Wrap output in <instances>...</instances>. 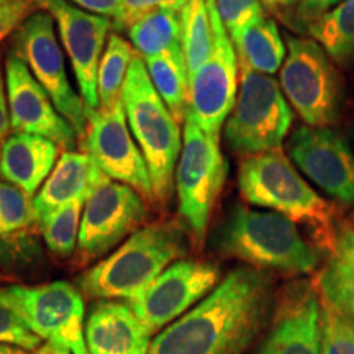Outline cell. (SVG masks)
<instances>
[{"mask_svg": "<svg viewBox=\"0 0 354 354\" xmlns=\"http://www.w3.org/2000/svg\"><path fill=\"white\" fill-rule=\"evenodd\" d=\"M6 86L12 131L39 135L64 151H73L77 143L76 130L57 112L51 97L13 50L6 57Z\"/></svg>", "mask_w": 354, "mask_h": 354, "instance_id": "obj_18", "label": "cell"}, {"mask_svg": "<svg viewBox=\"0 0 354 354\" xmlns=\"http://www.w3.org/2000/svg\"><path fill=\"white\" fill-rule=\"evenodd\" d=\"M322 354H354V322L322 300Z\"/></svg>", "mask_w": 354, "mask_h": 354, "instance_id": "obj_31", "label": "cell"}, {"mask_svg": "<svg viewBox=\"0 0 354 354\" xmlns=\"http://www.w3.org/2000/svg\"><path fill=\"white\" fill-rule=\"evenodd\" d=\"M305 30L336 64L354 63V0H342Z\"/></svg>", "mask_w": 354, "mask_h": 354, "instance_id": "obj_27", "label": "cell"}, {"mask_svg": "<svg viewBox=\"0 0 354 354\" xmlns=\"http://www.w3.org/2000/svg\"><path fill=\"white\" fill-rule=\"evenodd\" d=\"M7 281H8V277H7V276H3V274L0 272V286H2L3 282H7Z\"/></svg>", "mask_w": 354, "mask_h": 354, "instance_id": "obj_42", "label": "cell"}, {"mask_svg": "<svg viewBox=\"0 0 354 354\" xmlns=\"http://www.w3.org/2000/svg\"><path fill=\"white\" fill-rule=\"evenodd\" d=\"M322 302L315 282L295 279L276 294L256 354H322Z\"/></svg>", "mask_w": 354, "mask_h": 354, "instance_id": "obj_16", "label": "cell"}, {"mask_svg": "<svg viewBox=\"0 0 354 354\" xmlns=\"http://www.w3.org/2000/svg\"><path fill=\"white\" fill-rule=\"evenodd\" d=\"M109 179L95 161L87 153L64 151L57 159L55 169L33 198L35 214L39 220L59 209L66 203L82 201L87 202L91 194Z\"/></svg>", "mask_w": 354, "mask_h": 354, "instance_id": "obj_22", "label": "cell"}, {"mask_svg": "<svg viewBox=\"0 0 354 354\" xmlns=\"http://www.w3.org/2000/svg\"><path fill=\"white\" fill-rule=\"evenodd\" d=\"M214 46L209 57L189 79V117L214 136H220L238 95V56L221 21L215 0H209Z\"/></svg>", "mask_w": 354, "mask_h": 354, "instance_id": "obj_11", "label": "cell"}, {"mask_svg": "<svg viewBox=\"0 0 354 354\" xmlns=\"http://www.w3.org/2000/svg\"><path fill=\"white\" fill-rule=\"evenodd\" d=\"M127 30L133 50L143 59L183 50L180 12L158 10L148 13Z\"/></svg>", "mask_w": 354, "mask_h": 354, "instance_id": "obj_26", "label": "cell"}, {"mask_svg": "<svg viewBox=\"0 0 354 354\" xmlns=\"http://www.w3.org/2000/svg\"><path fill=\"white\" fill-rule=\"evenodd\" d=\"M148 76L177 123L189 113V71L183 50L143 59Z\"/></svg>", "mask_w": 354, "mask_h": 354, "instance_id": "obj_25", "label": "cell"}, {"mask_svg": "<svg viewBox=\"0 0 354 354\" xmlns=\"http://www.w3.org/2000/svg\"><path fill=\"white\" fill-rule=\"evenodd\" d=\"M7 86L2 73V55H0V143L8 136L10 127V113H8V99L6 95Z\"/></svg>", "mask_w": 354, "mask_h": 354, "instance_id": "obj_38", "label": "cell"}, {"mask_svg": "<svg viewBox=\"0 0 354 354\" xmlns=\"http://www.w3.org/2000/svg\"><path fill=\"white\" fill-rule=\"evenodd\" d=\"M183 21V51L189 79L203 64L214 46L209 0H187L180 12Z\"/></svg>", "mask_w": 354, "mask_h": 354, "instance_id": "obj_29", "label": "cell"}, {"mask_svg": "<svg viewBox=\"0 0 354 354\" xmlns=\"http://www.w3.org/2000/svg\"><path fill=\"white\" fill-rule=\"evenodd\" d=\"M218 281L220 268L215 263L179 259L128 304L146 328L156 333L202 302Z\"/></svg>", "mask_w": 354, "mask_h": 354, "instance_id": "obj_12", "label": "cell"}, {"mask_svg": "<svg viewBox=\"0 0 354 354\" xmlns=\"http://www.w3.org/2000/svg\"><path fill=\"white\" fill-rule=\"evenodd\" d=\"M82 140L86 153L109 179L130 185L145 201L154 202L151 176L127 125L123 102L109 109L92 110Z\"/></svg>", "mask_w": 354, "mask_h": 354, "instance_id": "obj_14", "label": "cell"}, {"mask_svg": "<svg viewBox=\"0 0 354 354\" xmlns=\"http://www.w3.org/2000/svg\"><path fill=\"white\" fill-rule=\"evenodd\" d=\"M0 305L12 310L39 339L63 344L73 354H88L84 295L71 282L0 286Z\"/></svg>", "mask_w": 354, "mask_h": 354, "instance_id": "obj_8", "label": "cell"}, {"mask_svg": "<svg viewBox=\"0 0 354 354\" xmlns=\"http://www.w3.org/2000/svg\"><path fill=\"white\" fill-rule=\"evenodd\" d=\"M187 0H125L123 2L122 20L115 28L127 30L131 24L148 13L158 10H174L183 12Z\"/></svg>", "mask_w": 354, "mask_h": 354, "instance_id": "obj_34", "label": "cell"}, {"mask_svg": "<svg viewBox=\"0 0 354 354\" xmlns=\"http://www.w3.org/2000/svg\"><path fill=\"white\" fill-rule=\"evenodd\" d=\"M38 218L32 196L0 180V268L7 274L24 272L41 261Z\"/></svg>", "mask_w": 354, "mask_h": 354, "instance_id": "obj_19", "label": "cell"}, {"mask_svg": "<svg viewBox=\"0 0 354 354\" xmlns=\"http://www.w3.org/2000/svg\"><path fill=\"white\" fill-rule=\"evenodd\" d=\"M227 176L228 162L220 149L218 136L203 131L187 115L183 151L176 169V187L179 214L197 243L205 238Z\"/></svg>", "mask_w": 354, "mask_h": 354, "instance_id": "obj_9", "label": "cell"}, {"mask_svg": "<svg viewBox=\"0 0 354 354\" xmlns=\"http://www.w3.org/2000/svg\"><path fill=\"white\" fill-rule=\"evenodd\" d=\"M187 251V236L179 223L156 221L140 228L112 254L77 276L76 287L84 297L128 302Z\"/></svg>", "mask_w": 354, "mask_h": 354, "instance_id": "obj_4", "label": "cell"}, {"mask_svg": "<svg viewBox=\"0 0 354 354\" xmlns=\"http://www.w3.org/2000/svg\"><path fill=\"white\" fill-rule=\"evenodd\" d=\"M215 3L230 38H234L248 25L264 15L261 0H215Z\"/></svg>", "mask_w": 354, "mask_h": 354, "instance_id": "obj_32", "label": "cell"}, {"mask_svg": "<svg viewBox=\"0 0 354 354\" xmlns=\"http://www.w3.org/2000/svg\"><path fill=\"white\" fill-rule=\"evenodd\" d=\"M238 189L245 202L304 225L320 250H333L339 227L335 209L299 174L282 149L243 159Z\"/></svg>", "mask_w": 354, "mask_h": 354, "instance_id": "obj_3", "label": "cell"}, {"mask_svg": "<svg viewBox=\"0 0 354 354\" xmlns=\"http://www.w3.org/2000/svg\"><path fill=\"white\" fill-rule=\"evenodd\" d=\"M212 246L225 258L243 261L261 271L287 276L313 272L320 263L317 248L294 221L276 212L234 203L212 234Z\"/></svg>", "mask_w": 354, "mask_h": 354, "instance_id": "obj_2", "label": "cell"}, {"mask_svg": "<svg viewBox=\"0 0 354 354\" xmlns=\"http://www.w3.org/2000/svg\"><path fill=\"white\" fill-rule=\"evenodd\" d=\"M276 294L269 272L240 266L159 331L148 354H248L271 322Z\"/></svg>", "mask_w": 354, "mask_h": 354, "instance_id": "obj_1", "label": "cell"}, {"mask_svg": "<svg viewBox=\"0 0 354 354\" xmlns=\"http://www.w3.org/2000/svg\"><path fill=\"white\" fill-rule=\"evenodd\" d=\"M264 7H268L269 10H282V8H287L294 3H299L300 0H261Z\"/></svg>", "mask_w": 354, "mask_h": 354, "instance_id": "obj_40", "label": "cell"}, {"mask_svg": "<svg viewBox=\"0 0 354 354\" xmlns=\"http://www.w3.org/2000/svg\"><path fill=\"white\" fill-rule=\"evenodd\" d=\"M294 115L277 81L240 66V87L232 115L225 123V140L243 156L281 149Z\"/></svg>", "mask_w": 354, "mask_h": 354, "instance_id": "obj_6", "label": "cell"}, {"mask_svg": "<svg viewBox=\"0 0 354 354\" xmlns=\"http://www.w3.org/2000/svg\"><path fill=\"white\" fill-rule=\"evenodd\" d=\"M59 149L39 135L13 131L0 145V177L33 196L55 169Z\"/></svg>", "mask_w": 354, "mask_h": 354, "instance_id": "obj_21", "label": "cell"}, {"mask_svg": "<svg viewBox=\"0 0 354 354\" xmlns=\"http://www.w3.org/2000/svg\"><path fill=\"white\" fill-rule=\"evenodd\" d=\"M320 299L354 322V227L342 223L328 259L315 279Z\"/></svg>", "mask_w": 354, "mask_h": 354, "instance_id": "obj_23", "label": "cell"}, {"mask_svg": "<svg viewBox=\"0 0 354 354\" xmlns=\"http://www.w3.org/2000/svg\"><path fill=\"white\" fill-rule=\"evenodd\" d=\"M84 335L88 354H148L153 333L128 302L95 300Z\"/></svg>", "mask_w": 354, "mask_h": 354, "instance_id": "obj_20", "label": "cell"}, {"mask_svg": "<svg viewBox=\"0 0 354 354\" xmlns=\"http://www.w3.org/2000/svg\"><path fill=\"white\" fill-rule=\"evenodd\" d=\"M238 64L263 74H276L286 59V46L276 21L263 15L232 38Z\"/></svg>", "mask_w": 354, "mask_h": 354, "instance_id": "obj_24", "label": "cell"}, {"mask_svg": "<svg viewBox=\"0 0 354 354\" xmlns=\"http://www.w3.org/2000/svg\"><path fill=\"white\" fill-rule=\"evenodd\" d=\"M13 51L28 66L33 77L51 97L57 112L71 123L79 138L88 125V110L68 77L63 48L55 32V19L48 12H35L13 35Z\"/></svg>", "mask_w": 354, "mask_h": 354, "instance_id": "obj_10", "label": "cell"}, {"mask_svg": "<svg viewBox=\"0 0 354 354\" xmlns=\"http://www.w3.org/2000/svg\"><path fill=\"white\" fill-rule=\"evenodd\" d=\"M146 218L143 197L130 185L105 179L84 205L77 240L79 264L107 254L138 232Z\"/></svg>", "mask_w": 354, "mask_h": 354, "instance_id": "obj_13", "label": "cell"}, {"mask_svg": "<svg viewBox=\"0 0 354 354\" xmlns=\"http://www.w3.org/2000/svg\"><path fill=\"white\" fill-rule=\"evenodd\" d=\"M37 10L33 0H0V43Z\"/></svg>", "mask_w": 354, "mask_h": 354, "instance_id": "obj_35", "label": "cell"}, {"mask_svg": "<svg viewBox=\"0 0 354 354\" xmlns=\"http://www.w3.org/2000/svg\"><path fill=\"white\" fill-rule=\"evenodd\" d=\"M0 344H10L33 353L41 346V339L26 328L12 310L0 305Z\"/></svg>", "mask_w": 354, "mask_h": 354, "instance_id": "obj_33", "label": "cell"}, {"mask_svg": "<svg viewBox=\"0 0 354 354\" xmlns=\"http://www.w3.org/2000/svg\"><path fill=\"white\" fill-rule=\"evenodd\" d=\"M135 56L136 51L133 50L131 43L118 33L109 35L97 76L99 109H109L117 102H122L123 86Z\"/></svg>", "mask_w": 354, "mask_h": 354, "instance_id": "obj_28", "label": "cell"}, {"mask_svg": "<svg viewBox=\"0 0 354 354\" xmlns=\"http://www.w3.org/2000/svg\"><path fill=\"white\" fill-rule=\"evenodd\" d=\"M353 225H354V214H353Z\"/></svg>", "mask_w": 354, "mask_h": 354, "instance_id": "obj_44", "label": "cell"}, {"mask_svg": "<svg viewBox=\"0 0 354 354\" xmlns=\"http://www.w3.org/2000/svg\"><path fill=\"white\" fill-rule=\"evenodd\" d=\"M32 354H73L68 348L63 346V344H57L53 342H46L41 344L37 351H33Z\"/></svg>", "mask_w": 354, "mask_h": 354, "instance_id": "obj_39", "label": "cell"}, {"mask_svg": "<svg viewBox=\"0 0 354 354\" xmlns=\"http://www.w3.org/2000/svg\"><path fill=\"white\" fill-rule=\"evenodd\" d=\"M351 140H353V143H354V123L351 125Z\"/></svg>", "mask_w": 354, "mask_h": 354, "instance_id": "obj_43", "label": "cell"}, {"mask_svg": "<svg viewBox=\"0 0 354 354\" xmlns=\"http://www.w3.org/2000/svg\"><path fill=\"white\" fill-rule=\"evenodd\" d=\"M39 10L48 12L59 28V37L76 76L81 99L88 112L99 109L97 76L105 39L113 21L86 12L69 0H33Z\"/></svg>", "mask_w": 354, "mask_h": 354, "instance_id": "obj_15", "label": "cell"}, {"mask_svg": "<svg viewBox=\"0 0 354 354\" xmlns=\"http://www.w3.org/2000/svg\"><path fill=\"white\" fill-rule=\"evenodd\" d=\"M76 3L82 10L95 13V15L105 17L113 21V28L120 24L123 13V2L125 0H69Z\"/></svg>", "mask_w": 354, "mask_h": 354, "instance_id": "obj_36", "label": "cell"}, {"mask_svg": "<svg viewBox=\"0 0 354 354\" xmlns=\"http://www.w3.org/2000/svg\"><path fill=\"white\" fill-rule=\"evenodd\" d=\"M342 0H300L297 8V17L302 24L307 26L313 20L320 19L323 13L331 10Z\"/></svg>", "mask_w": 354, "mask_h": 354, "instance_id": "obj_37", "label": "cell"}, {"mask_svg": "<svg viewBox=\"0 0 354 354\" xmlns=\"http://www.w3.org/2000/svg\"><path fill=\"white\" fill-rule=\"evenodd\" d=\"M281 88L305 125L331 128L342 117L344 87L336 63L315 39L287 38Z\"/></svg>", "mask_w": 354, "mask_h": 354, "instance_id": "obj_7", "label": "cell"}, {"mask_svg": "<svg viewBox=\"0 0 354 354\" xmlns=\"http://www.w3.org/2000/svg\"><path fill=\"white\" fill-rule=\"evenodd\" d=\"M295 166L326 196L354 205V151L333 128L299 127L287 141Z\"/></svg>", "mask_w": 354, "mask_h": 354, "instance_id": "obj_17", "label": "cell"}, {"mask_svg": "<svg viewBox=\"0 0 354 354\" xmlns=\"http://www.w3.org/2000/svg\"><path fill=\"white\" fill-rule=\"evenodd\" d=\"M0 354H28V351L17 346H10V344H0Z\"/></svg>", "mask_w": 354, "mask_h": 354, "instance_id": "obj_41", "label": "cell"}, {"mask_svg": "<svg viewBox=\"0 0 354 354\" xmlns=\"http://www.w3.org/2000/svg\"><path fill=\"white\" fill-rule=\"evenodd\" d=\"M86 202L76 201L51 210L38 220L44 245L57 256H69L76 251Z\"/></svg>", "mask_w": 354, "mask_h": 354, "instance_id": "obj_30", "label": "cell"}, {"mask_svg": "<svg viewBox=\"0 0 354 354\" xmlns=\"http://www.w3.org/2000/svg\"><path fill=\"white\" fill-rule=\"evenodd\" d=\"M122 102L128 127L151 176L154 202L165 203L171 196L172 177L183 151V136L180 125L159 97L143 57L138 55L128 71Z\"/></svg>", "mask_w": 354, "mask_h": 354, "instance_id": "obj_5", "label": "cell"}]
</instances>
